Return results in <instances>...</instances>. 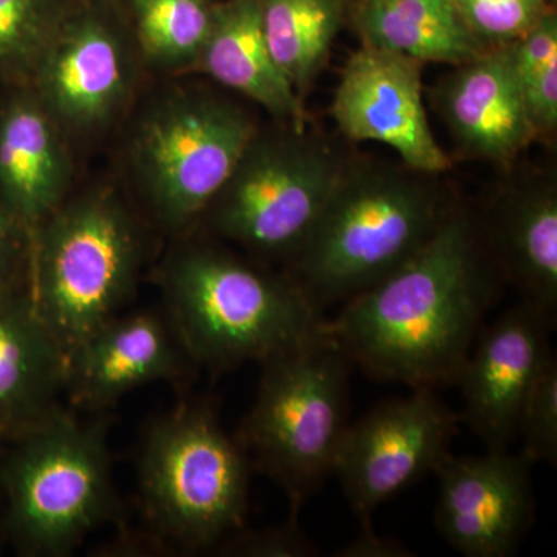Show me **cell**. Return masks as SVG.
Segmentation results:
<instances>
[{
    "label": "cell",
    "instance_id": "25",
    "mask_svg": "<svg viewBox=\"0 0 557 557\" xmlns=\"http://www.w3.org/2000/svg\"><path fill=\"white\" fill-rule=\"evenodd\" d=\"M469 30L486 47L522 39L545 14L547 0H454Z\"/></svg>",
    "mask_w": 557,
    "mask_h": 557
},
{
    "label": "cell",
    "instance_id": "15",
    "mask_svg": "<svg viewBox=\"0 0 557 557\" xmlns=\"http://www.w3.org/2000/svg\"><path fill=\"white\" fill-rule=\"evenodd\" d=\"M2 90L0 199L32 240L72 194V141L30 86Z\"/></svg>",
    "mask_w": 557,
    "mask_h": 557
},
{
    "label": "cell",
    "instance_id": "13",
    "mask_svg": "<svg viewBox=\"0 0 557 557\" xmlns=\"http://www.w3.org/2000/svg\"><path fill=\"white\" fill-rule=\"evenodd\" d=\"M531 467L509 449L443 458L435 525L450 547L467 557L515 556L534 522Z\"/></svg>",
    "mask_w": 557,
    "mask_h": 557
},
{
    "label": "cell",
    "instance_id": "6",
    "mask_svg": "<svg viewBox=\"0 0 557 557\" xmlns=\"http://www.w3.org/2000/svg\"><path fill=\"white\" fill-rule=\"evenodd\" d=\"M258 131L242 106L201 87H174L143 109L126 161L161 228L186 233L205 218Z\"/></svg>",
    "mask_w": 557,
    "mask_h": 557
},
{
    "label": "cell",
    "instance_id": "26",
    "mask_svg": "<svg viewBox=\"0 0 557 557\" xmlns=\"http://www.w3.org/2000/svg\"><path fill=\"white\" fill-rule=\"evenodd\" d=\"M523 454L536 465L557 463V362L548 359L528 392L518 421Z\"/></svg>",
    "mask_w": 557,
    "mask_h": 557
},
{
    "label": "cell",
    "instance_id": "4",
    "mask_svg": "<svg viewBox=\"0 0 557 557\" xmlns=\"http://www.w3.org/2000/svg\"><path fill=\"white\" fill-rule=\"evenodd\" d=\"M145 258L137 215L112 186L70 194L30 240L25 288L65 361L129 298Z\"/></svg>",
    "mask_w": 557,
    "mask_h": 557
},
{
    "label": "cell",
    "instance_id": "24",
    "mask_svg": "<svg viewBox=\"0 0 557 557\" xmlns=\"http://www.w3.org/2000/svg\"><path fill=\"white\" fill-rule=\"evenodd\" d=\"M73 7L69 0H0V90L32 83Z\"/></svg>",
    "mask_w": 557,
    "mask_h": 557
},
{
    "label": "cell",
    "instance_id": "1",
    "mask_svg": "<svg viewBox=\"0 0 557 557\" xmlns=\"http://www.w3.org/2000/svg\"><path fill=\"white\" fill-rule=\"evenodd\" d=\"M498 276L479 220L456 207L413 258L324 318L321 332L373 379L412 388L457 383Z\"/></svg>",
    "mask_w": 557,
    "mask_h": 557
},
{
    "label": "cell",
    "instance_id": "32",
    "mask_svg": "<svg viewBox=\"0 0 557 557\" xmlns=\"http://www.w3.org/2000/svg\"><path fill=\"white\" fill-rule=\"evenodd\" d=\"M2 437H3V434H2V431H0V438H2Z\"/></svg>",
    "mask_w": 557,
    "mask_h": 557
},
{
    "label": "cell",
    "instance_id": "14",
    "mask_svg": "<svg viewBox=\"0 0 557 557\" xmlns=\"http://www.w3.org/2000/svg\"><path fill=\"white\" fill-rule=\"evenodd\" d=\"M553 319L522 302L498 318L472 346L457 383L463 395L460 421L487 449H508L518 438L520 409L539 373L553 357Z\"/></svg>",
    "mask_w": 557,
    "mask_h": 557
},
{
    "label": "cell",
    "instance_id": "23",
    "mask_svg": "<svg viewBox=\"0 0 557 557\" xmlns=\"http://www.w3.org/2000/svg\"><path fill=\"white\" fill-rule=\"evenodd\" d=\"M135 46L143 62L188 75L199 58L214 17L212 0H127Z\"/></svg>",
    "mask_w": 557,
    "mask_h": 557
},
{
    "label": "cell",
    "instance_id": "19",
    "mask_svg": "<svg viewBox=\"0 0 557 557\" xmlns=\"http://www.w3.org/2000/svg\"><path fill=\"white\" fill-rule=\"evenodd\" d=\"M209 76L267 110L295 131H306L309 113L267 47L259 0L215 3L207 42L188 75Z\"/></svg>",
    "mask_w": 557,
    "mask_h": 557
},
{
    "label": "cell",
    "instance_id": "8",
    "mask_svg": "<svg viewBox=\"0 0 557 557\" xmlns=\"http://www.w3.org/2000/svg\"><path fill=\"white\" fill-rule=\"evenodd\" d=\"M3 463L9 528L28 556H67L113 511L106 426L64 409L11 437Z\"/></svg>",
    "mask_w": 557,
    "mask_h": 557
},
{
    "label": "cell",
    "instance_id": "17",
    "mask_svg": "<svg viewBox=\"0 0 557 557\" xmlns=\"http://www.w3.org/2000/svg\"><path fill=\"white\" fill-rule=\"evenodd\" d=\"M186 361L170 319L119 314L70 357L65 392L79 408L104 409L134 388L182 375Z\"/></svg>",
    "mask_w": 557,
    "mask_h": 557
},
{
    "label": "cell",
    "instance_id": "30",
    "mask_svg": "<svg viewBox=\"0 0 557 557\" xmlns=\"http://www.w3.org/2000/svg\"><path fill=\"white\" fill-rule=\"evenodd\" d=\"M30 239L0 199V293L21 284L27 271Z\"/></svg>",
    "mask_w": 557,
    "mask_h": 557
},
{
    "label": "cell",
    "instance_id": "2",
    "mask_svg": "<svg viewBox=\"0 0 557 557\" xmlns=\"http://www.w3.org/2000/svg\"><path fill=\"white\" fill-rule=\"evenodd\" d=\"M420 172L347 164L287 276L314 309L344 304L398 270L443 225L454 205Z\"/></svg>",
    "mask_w": 557,
    "mask_h": 557
},
{
    "label": "cell",
    "instance_id": "3",
    "mask_svg": "<svg viewBox=\"0 0 557 557\" xmlns=\"http://www.w3.org/2000/svg\"><path fill=\"white\" fill-rule=\"evenodd\" d=\"M159 278L180 344L212 370L284 354L319 335L325 318L288 276L207 245L172 251Z\"/></svg>",
    "mask_w": 557,
    "mask_h": 557
},
{
    "label": "cell",
    "instance_id": "28",
    "mask_svg": "<svg viewBox=\"0 0 557 557\" xmlns=\"http://www.w3.org/2000/svg\"><path fill=\"white\" fill-rule=\"evenodd\" d=\"M520 83L557 61V17L552 10L530 32L509 46Z\"/></svg>",
    "mask_w": 557,
    "mask_h": 557
},
{
    "label": "cell",
    "instance_id": "29",
    "mask_svg": "<svg viewBox=\"0 0 557 557\" xmlns=\"http://www.w3.org/2000/svg\"><path fill=\"white\" fill-rule=\"evenodd\" d=\"M520 86L537 139L552 137L557 127V61L520 83Z\"/></svg>",
    "mask_w": 557,
    "mask_h": 557
},
{
    "label": "cell",
    "instance_id": "33",
    "mask_svg": "<svg viewBox=\"0 0 557 557\" xmlns=\"http://www.w3.org/2000/svg\"><path fill=\"white\" fill-rule=\"evenodd\" d=\"M547 2H555V0H547Z\"/></svg>",
    "mask_w": 557,
    "mask_h": 557
},
{
    "label": "cell",
    "instance_id": "18",
    "mask_svg": "<svg viewBox=\"0 0 557 557\" xmlns=\"http://www.w3.org/2000/svg\"><path fill=\"white\" fill-rule=\"evenodd\" d=\"M67 361L33 311L25 284L0 293V431L14 437L61 409Z\"/></svg>",
    "mask_w": 557,
    "mask_h": 557
},
{
    "label": "cell",
    "instance_id": "22",
    "mask_svg": "<svg viewBox=\"0 0 557 557\" xmlns=\"http://www.w3.org/2000/svg\"><path fill=\"white\" fill-rule=\"evenodd\" d=\"M263 36L278 72L300 100L329 62L343 0H259Z\"/></svg>",
    "mask_w": 557,
    "mask_h": 557
},
{
    "label": "cell",
    "instance_id": "11",
    "mask_svg": "<svg viewBox=\"0 0 557 557\" xmlns=\"http://www.w3.org/2000/svg\"><path fill=\"white\" fill-rule=\"evenodd\" d=\"M460 423L435 388H413L409 397L387 399L348 424L333 474L361 522L434 472L450 453Z\"/></svg>",
    "mask_w": 557,
    "mask_h": 557
},
{
    "label": "cell",
    "instance_id": "20",
    "mask_svg": "<svg viewBox=\"0 0 557 557\" xmlns=\"http://www.w3.org/2000/svg\"><path fill=\"white\" fill-rule=\"evenodd\" d=\"M498 273L523 302L555 321L557 309V194L548 183L508 190L480 223Z\"/></svg>",
    "mask_w": 557,
    "mask_h": 557
},
{
    "label": "cell",
    "instance_id": "27",
    "mask_svg": "<svg viewBox=\"0 0 557 557\" xmlns=\"http://www.w3.org/2000/svg\"><path fill=\"white\" fill-rule=\"evenodd\" d=\"M298 512L278 527L248 531L240 528L226 537L214 552L223 556L239 557H311L318 555L317 545L298 525Z\"/></svg>",
    "mask_w": 557,
    "mask_h": 557
},
{
    "label": "cell",
    "instance_id": "16",
    "mask_svg": "<svg viewBox=\"0 0 557 557\" xmlns=\"http://www.w3.org/2000/svg\"><path fill=\"white\" fill-rule=\"evenodd\" d=\"M437 106L465 157L508 164L537 139L509 46L456 65L440 84Z\"/></svg>",
    "mask_w": 557,
    "mask_h": 557
},
{
    "label": "cell",
    "instance_id": "5",
    "mask_svg": "<svg viewBox=\"0 0 557 557\" xmlns=\"http://www.w3.org/2000/svg\"><path fill=\"white\" fill-rule=\"evenodd\" d=\"M260 364L258 397L236 440L249 465L273 479L298 512L335 469L354 362L321 332Z\"/></svg>",
    "mask_w": 557,
    "mask_h": 557
},
{
    "label": "cell",
    "instance_id": "21",
    "mask_svg": "<svg viewBox=\"0 0 557 557\" xmlns=\"http://www.w3.org/2000/svg\"><path fill=\"white\" fill-rule=\"evenodd\" d=\"M355 25L362 46L413 60L460 65L490 49L454 0H358Z\"/></svg>",
    "mask_w": 557,
    "mask_h": 557
},
{
    "label": "cell",
    "instance_id": "7",
    "mask_svg": "<svg viewBox=\"0 0 557 557\" xmlns=\"http://www.w3.org/2000/svg\"><path fill=\"white\" fill-rule=\"evenodd\" d=\"M248 457L212 410L183 405L149 429L139 457V494L149 527L186 552L215 549L244 528Z\"/></svg>",
    "mask_w": 557,
    "mask_h": 557
},
{
    "label": "cell",
    "instance_id": "10",
    "mask_svg": "<svg viewBox=\"0 0 557 557\" xmlns=\"http://www.w3.org/2000/svg\"><path fill=\"white\" fill-rule=\"evenodd\" d=\"M139 62L134 35L101 10L75 5L28 86L73 143L101 135L127 112Z\"/></svg>",
    "mask_w": 557,
    "mask_h": 557
},
{
    "label": "cell",
    "instance_id": "9",
    "mask_svg": "<svg viewBox=\"0 0 557 557\" xmlns=\"http://www.w3.org/2000/svg\"><path fill=\"white\" fill-rule=\"evenodd\" d=\"M346 168L307 129L259 127L205 218L219 236L249 251L289 259L309 237Z\"/></svg>",
    "mask_w": 557,
    "mask_h": 557
},
{
    "label": "cell",
    "instance_id": "12",
    "mask_svg": "<svg viewBox=\"0 0 557 557\" xmlns=\"http://www.w3.org/2000/svg\"><path fill=\"white\" fill-rule=\"evenodd\" d=\"M424 65L405 54L361 46L341 73L330 113L351 141L383 143L408 170L435 175L453 163L429 126Z\"/></svg>",
    "mask_w": 557,
    "mask_h": 557
},
{
    "label": "cell",
    "instance_id": "31",
    "mask_svg": "<svg viewBox=\"0 0 557 557\" xmlns=\"http://www.w3.org/2000/svg\"><path fill=\"white\" fill-rule=\"evenodd\" d=\"M338 557H410L413 553L394 537L380 536L370 527V520H362L361 534L335 553Z\"/></svg>",
    "mask_w": 557,
    "mask_h": 557
}]
</instances>
